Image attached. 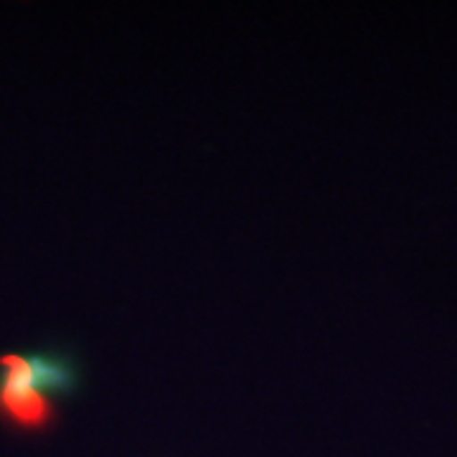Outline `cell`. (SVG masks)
Here are the masks:
<instances>
[{
    "label": "cell",
    "mask_w": 457,
    "mask_h": 457,
    "mask_svg": "<svg viewBox=\"0 0 457 457\" xmlns=\"http://www.w3.org/2000/svg\"><path fill=\"white\" fill-rule=\"evenodd\" d=\"M74 384L77 369L64 353H3L0 422L26 435L46 432L59 414V402L71 394Z\"/></svg>",
    "instance_id": "6da1fadb"
}]
</instances>
